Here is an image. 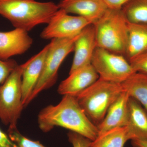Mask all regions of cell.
Returning <instances> with one entry per match:
<instances>
[{"mask_svg": "<svg viewBox=\"0 0 147 147\" xmlns=\"http://www.w3.org/2000/svg\"><path fill=\"white\" fill-rule=\"evenodd\" d=\"M121 84L124 91L140 102L147 111V74L135 72Z\"/></svg>", "mask_w": 147, "mask_h": 147, "instance_id": "obj_17", "label": "cell"}, {"mask_svg": "<svg viewBox=\"0 0 147 147\" xmlns=\"http://www.w3.org/2000/svg\"><path fill=\"white\" fill-rule=\"evenodd\" d=\"M59 9L74 13L93 24L102 17L108 7L102 0H61Z\"/></svg>", "mask_w": 147, "mask_h": 147, "instance_id": "obj_13", "label": "cell"}, {"mask_svg": "<svg viewBox=\"0 0 147 147\" xmlns=\"http://www.w3.org/2000/svg\"><path fill=\"white\" fill-rule=\"evenodd\" d=\"M129 97L128 94L123 91L111 105L104 118L96 126L98 135L113 129L126 126L128 120Z\"/></svg>", "mask_w": 147, "mask_h": 147, "instance_id": "obj_14", "label": "cell"}, {"mask_svg": "<svg viewBox=\"0 0 147 147\" xmlns=\"http://www.w3.org/2000/svg\"><path fill=\"white\" fill-rule=\"evenodd\" d=\"M126 127L130 140L147 141V111L135 98L129 97Z\"/></svg>", "mask_w": 147, "mask_h": 147, "instance_id": "obj_15", "label": "cell"}, {"mask_svg": "<svg viewBox=\"0 0 147 147\" xmlns=\"http://www.w3.org/2000/svg\"><path fill=\"white\" fill-rule=\"evenodd\" d=\"M123 91L121 84L98 79L76 95V100L90 120L96 126L111 105Z\"/></svg>", "mask_w": 147, "mask_h": 147, "instance_id": "obj_3", "label": "cell"}, {"mask_svg": "<svg viewBox=\"0 0 147 147\" xmlns=\"http://www.w3.org/2000/svg\"><path fill=\"white\" fill-rule=\"evenodd\" d=\"M69 142L73 147H90L92 141L86 137L73 131L67 134Z\"/></svg>", "mask_w": 147, "mask_h": 147, "instance_id": "obj_23", "label": "cell"}, {"mask_svg": "<svg viewBox=\"0 0 147 147\" xmlns=\"http://www.w3.org/2000/svg\"><path fill=\"white\" fill-rule=\"evenodd\" d=\"M39 128L47 132L59 126L94 140L98 135L97 127L90 120L75 96L64 95L56 105H50L40 112L38 117Z\"/></svg>", "mask_w": 147, "mask_h": 147, "instance_id": "obj_1", "label": "cell"}, {"mask_svg": "<svg viewBox=\"0 0 147 147\" xmlns=\"http://www.w3.org/2000/svg\"><path fill=\"white\" fill-rule=\"evenodd\" d=\"M99 79V76L91 64L78 69L69 74L58 87L59 94L76 96Z\"/></svg>", "mask_w": 147, "mask_h": 147, "instance_id": "obj_12", "label": "cell"}, {"mask_svg": "<svg viewBox=\"0 0 147 147\" xmlns=\"http://www.w3.org/2000/svg\"><path fill=\"white\" fill-rule=\"evenodd\" d=\"M79 35L51 40L42 73L29 98L28 105L41 92L50 88L56 83L59 68L67 55L74 51V42Z\"/></svg>", "mask_w": 147, "mask_h": 147, "instance_id": "obj_6", "label": "cell"}, {"mask_svg": "<svg viewBox=\"0 0 147 147\" xmlns=\"http://www.w3.org/2000/svg\"><path fill=\"white\" fill-rule=\"evenodd\" d=\"M128 36L125 57L129 61L147 52V25L128 22Z\"/></svg>", "mask_w": 147, "mask_h": 147, "instance_id": "obj_16", "label": "cell"}, {"mask_svg": "<svg viewBox=\"0 0 147 147\" xmlns=\"http://www.w3.org/2000/svg\"><path fill=\"white\" fill-rule=\"evenodd\" d=\"M130 140L126 126L110 129L98 134L90 147H124Z\"/></svg>", "mask_w": 147, "mask_h": 147, "instance_id": "obj_18", "label": "cell"}, {"mask_svg": "<svg viewBox=\"0 0 147 147\" xmlns=\"http://www.w3.org/2000/svg\"><path fill=\"white\" fill-rule=\"evenodd\" d=\"M0 147H18L0 129Z\"/></svg>", "mask_w": 147, "mask_h": 147, "instance_id": "obj_25", "label": "cell"}, {"mask_svg": "<svg viewBox=\"0 0 147 147\" xmlns=\"http://www.w3.org/2000/svg\"><path fill=\"white\" fill-rule=\"evenodd\" d=\"M18 65L17 62L14 60L9 59L2 60L0 59V86L5 82Z\"/></svg>", "mask_w": 147, "mask_h": 147, "instance_id": "obj_21", "label": "cell"}, {"mask_svg": "<svg viewBox=\"0 0 147 147\" xmlns=\"http://www.w3.org/2000/svg\"><path fill=\"white\" fill-rule=\"evenodd\" d=\"M93 25L97 47L125 56L128 41V22L122 9L108 8Z\"/></svg>", "mask_w": 147, "mask_h": 147, "instance_id": "obj_4", "label": "cell"}, {"mask_svg": "<svg viewBox=\"0 0 147 147\" xmlns=\"http://www.w3.org/2000/svg\"><path fill=\"white\" fill-rule=\"evenodd\" d=\"M23 65H18L0 86V119L9 129L17 128L24 108L22 102Z\"/></svg>", "mask_w": 147, "mask_h": 147, "instance_id": "obj_5", "label": "cell"}, {"mask_svg": "<svg viewBox=\"0 0 147 147\" xmlns=\"http://www.w3.org/2000/svg\"><path fill=\"white\" fill-rule=\"evenodd\" d=\"M49 46V43L39 53L22 64V102L24 107L28 105L29 98L42 73Z\"/></svg>", "mask_w": 147, "mask_h": 147, "instance_id": "obj_9", "label": "cell"}, {"mask_svg": "<svg viewBox=\"0 0 147 147\" xmlns=\"http://www.w3.org/2000/svg\"><path fill=\"white\" fill-rule=\"evenodd\" d=\"M131 141V146L133 147H147V141L138 139Z\"/></svg>", "mask_w": 147, "mask_h": 147, "instance_id": "obj_26", "label": "cell"}, {"mask_svg": "<svg viewBox=\"0 0 147 147\" xmlns=\"http://www.w3.org/2000/svg\"><path fill=\"white\" fill-rule=\"evenodd\" d=\"M90 24H92L84 17L71 16L59 9L41 32L40 37L46 40L73 37Z\"/></svg>", "mask_w": 147, "mask_h": 147, "instance_id": "obj_8", "label": "cell"}, {"mask_svg": "<svg viewBox=\"0 0 147 147\" xmlns=\"http://www.w3.org/2000/svg\"><path fill=\"white\" fill-rule=\"evenodd\" d=\"M129 62L135 72L147 74V52L133 58Z\"/></svg>", "mask_w": 147, "mask_h": 147, "instance_id": "obj_22", "label": "cell"}, {"mask_svg": "<svg viewBox=\"0 0 147 147\" xmlns=\"http://www.w3.org/2000/svg\"><path fill=\"white\" fill-rule=\"evenodd\" d=\"M96 47L94 26L90 24L82 30L74 42V57L69 74L91 64Z\"/></svg>", "mask_w": 147, "mask_h": 147, "instance_id": "obj_11", "label": "cell"}, {"mask_svg": "<svg viewBox=\"0 0 147 147\" xmlns=\"http://www.w3.org/2000/svg\"><path fill=\"white\" fill-rule=\"evenodd\" d=\"M108 8L121 9L123 6L130 0H102Z\"/></svg>", "mask_w": 147, "mask_h": 147, "instance_id": "obj_24", "label": "cell"}, {"mask_svg": "<svg viewBox=\"0 0 147 147\" xmlns=\"http://www.w3.org/2000/svg\"><path fill=\"white\" fill-rule=\"evenodd\" d=\"M121 9L129 23L147 25V0H130Z\"/></svg>", "mask_w": 147, "mask_h": 147, "instance_id": "obj_19", "label": "cell"}, {"mask_svg": "<svg viewBox=\"0 0 147 147\" xmlns=\"http://www.w3.org/2000/svg\"><path fill=\"white\" fill-rule=\"evenodd\" d=\"M8 136L18 147H46L38 141H33L25 137L17 128L8 129Z\"/></svg>", "mask_w": 147, "mask_h": 147, "instance_id": "obj_20", "label": "cell"}, {"mask_svg": "<svg viewBox=\"0 0 147 147\" xmlns=\"http://www.w3.org/2000/svg\"><path fill=\"white\" fill-rule=\"evenodd\" d=\"M53 2L35 0H0V15L15 28L29 32L36 26L47 24L59 9Z\"/></svg>", "mask_w": 147, "mask_h": 147, "instance_id": "obj_2", "label": "cell"}, {"mask_svg": "<svg viewBox=\"0 0 147 147\" xmlns=\"http://www.w3.org/2000/svg\"><path fill=\"white\" fill-rule=\"evenodd\" d=\"M91 64L99 79L117 84H122L136 72L123 55L99 47L95 50Z\"/></svg>", "mask_w": 147, "mask_h": 147, "instance_id": "obj_7", "label": "cell"}, {"mask_svg": "<svg viewBox=\"0 0 147 147\" xmlns=\"http://www.w3.org/2000/svg\"><path fill=\"white\" fill-rule=\"evenodd\" d=\"M33 42L28 32L21 29L0 32V59L7 60L24 54L30 48Z\"/></svg>", "mask_w": 147, "mask_h": 147, "instance_id": "obj_10", "label": "cell"}]
</instances>
